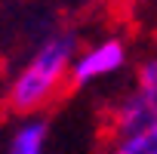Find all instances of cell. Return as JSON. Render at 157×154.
Wrapping results in <instances>:
<instances>
[{"instance_id": "cell-1", "label": "cell", "mask_w": 157, "mask_h": 154, "mask_svg": "<svg viewBox=\"0 0 157 154\" xmlns=\"http://www.w3.org/2000/svg\"><path fill=\"white\" fill-rule=\"evenodd\" d=\"M80 49V37L74 31H49L34 52L22 62L6 87V105L19 117L40 114L71 87L74 56Z\"/></svg>"}, {"instance_id": "cell-2", "label": "cell", "mask_w": 157, "mask_h": 154, "mask_svg": "<svg viewBox=\"0 0 157 154\" xmlns=\"http://www.w3.org/2000/svg\"><path fill=\"white\" fill-rule=\"evenodd\" d=\"M129 68V43L120 34H105L96 37L93 43L80 46L74 56V68H71V87L86 90L96 83H105L111 77L123 74Z\"/></svg>"}, {"instance_id": "cell-3", "label": "cell", "mask_w": 157, "mask_h": 154, "mask_svg": "<svg viewBox=\"0 0 157 154\" xmlns=\"http://www.w3.org/2000/svg\"><path fill=\"white\" fill-rule=\"evenodd\" d=\"M108 154H157V114L123 133H108Z\"/></svg>"}, {"instance_id": "cell-5", "label": "cell", "mask_w": 157, "mask_h": 154, "mask_svg": "<svg viewBox=\"0 0 157 154\" xmlns=\"http://www.w3.org/2000/svg\"><path fill=\"white\" fill-rule=\"evenodd\" d=\"M132 87L157 102V52H148L132 68Z\"/></svg>"}, {"instance_id": "cell-4", "label": "cell", "mask_w": 157, "mask_h": 154, "mask_svg": "<svg viewBox=\"0 0 157 154\" xmlns=\"http://www.w3.org/2000/svg\"><path fill=\"white\" fill-rule=\"evenodd\" d=\"M46 142H49V123L40 114H25L10 136L6 154H46Z\"/></svg>"}]
</instances>
